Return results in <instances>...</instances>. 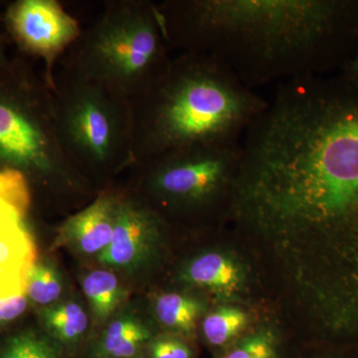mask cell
Wrapping results in <instances>:
<instances>
[{
	"label": "cell",
	"mask_w": 358,
	"mask_h": 358,
	"mask_svg": "<svg viewBox=\"0 0 358 358\" xmlns=\"http://www.w3.org/2000/svg\"><path fill=\"white\" fill-rule=\"evenodd\" d=\"M148 185L171 208L232 209L242 162L241 143L192 145L148 159Z\"/></svg>",
	"instance_id": "6"
},
{
	"label": "cell",
	"mask_w": 358,
	"mask_h": 358,
	"mask_svg": "<svg viewBox=\"0 0 358 358\" xmlns=\"http://www.w3.org/2000/svg\"><path fill=\"white\" fill-rule=\"evenodd\" d=\"M167 42L210 55L253 90L317 76L358 38L348 0H183L157 6Z\"/></svg>",
	"instance_id": "2"
},
{
	"label": "cell",
	"mask_w": 358,
	"mask_h": 358,
	"mask_svg": "<svg viewBox=\"0 0 358 358\" xmlns=\"http://www.w3.org/2000/svg\"><path fill=\"white\" fill-rule=\"evenodd\" d=\"M0 92V164L40 176L64 171L67 155L59 136L53 102L40 109Z\"/></svg>",
	"instance_id": "7"
},
{
	"label": "cell",
	"mask_w": 358,
	"mask_h": 358,
	"mask_svg": "<svg viewBox=\"0 0 358 358\" xmlns=\"http://www.w3.org/2000/svg\"><path fill=\"white\" fill-rule=\"evenodd\" d=\"M138 102L136 157L145 160L192 145L241 143L268 105L217 59L199 53L171 61Z\"/></svg>",
	"instance_id": "3"
},
{
	"label": "cell",
	"mask_w": 358,
	"mask_h": 358,
	"mask_svg": "<svg viewBox=\"0 0 358 358\" xmlns=\"http://www.w3.org/2000/svg\"><path fill=\"white\" fill-rule=\"evenodd\" d=\"M15 294H20L14 291V289L9 288V287L6 286V285L1 284V282H0V299L6 298V296H15Z\"/></svg>",
	"instance_id": "26"
},
{
	"label": "cell",
	"mask_w": 358,
	"mask_h": 358,
	"mask_svg": "<svg viewBox=\"0 0 358 358\" xmlns=\"http://www.w3.org/2000/svg\"><path fill=\"white\" fill-rule=\"evenodd\" d=\"M183 277L193 286L222 296L237 293L242 284V275L237 264L219 253L197 257L185 268Z\"/></svg>",
	"instance_id": "14"
},
{
	"label": "cell",
	"mask_w": 358,
	"mask_h": 358,
	"mask_svg": "<svg viewBox=\"0 0 358 358\" xmlns=\"http://www.w3.org/2000/svg\"><path fill=\"white\" fill-rule=\"evenodd\" d=\"M152 329L134 310L122 308L103 326L91 358H145Z\"/></svg>",
	"instance_id": "11"
},
{
	"label": "cell",
	"mask_w": 358,
	"mask_h": 358,
	"mask_svg": "<svg viewBox=\"0 0 358 358\" xmlns=\"http://www.w3.org/2000/svg\"><path fill=\"white\" fill-rule=\"evenodd\" d=\"M64 293L62 278L52 264L36 262L30 270L26 294L37 308L58 303Z\"/></svg>",
	"instance_id": "20"
},
{
	"label": "cell",
	"mask_w": 358,
	"mask_h": 358,
	"mask_svg": "<svg viewBox=\"0 0 358 358\" xmlns=\"http://www.w3.org/2000/svg\"><path fill=\"white\" fill-rule=\"evenodd\" d=\"M247 324L248 315L243 310L234 307L219 308L205 317L202 334L213 348H230Z\"/></svg>",
	"instance_id": "19"
},
{
	"label": "cell",
	"mask_w": 358,
	"mask_h": 358,
	"mask_svg": "<svg viewBox=\"0 0 358 358\" xmlns=\"http://www.w3.org/2000/svg\"><path fill=\"white\" fill-rule=\"evenodd\" d=\"M7 21L26 50L50 62L79 38L77 20L54 0H21L9 8Z\"/></svg>",
	"instance_id": "8"
},
{
	"label": "cell",
	"mask_w": 358,
	"mask_h": 358,
	"mask_svg": "<svg viewBox=\"0 0 358 358\" xmlns=\"http://www.w3.org/2000/svg\"><path fill=\"white\" fill-rule=\"evenodd\" d=\"M82 289L96 326H105L122 310L126 301L127 291L117 273L110 268H96L85 275Z\"/></svg>",
	"instance_id": "15"
},
{
	"label": "cell",
	"mask_w": 358,
	"mask_h": 358,
	"mask_svg": "<svg viewBox=\"0 0 358 358\" xmlns=\"http://www.w3.org/2000/svg\"><path fill=\"white\" fill-rule=\"evenodd\" d=\"M218 358H280L279 348L272 334L261 333L234 343Z\"/></svg>",
	"instance_id": "21"
},
{
	"label": "cell",
	"mask_w": 358,
	"mask_h": 358,
	"mask_svg": "<svg viewBox=\"0 0 358 358\" xmlns=\"http://www.w3.org/2000/svg\"><path fill=\"white\" fill-rule=\"evenodd\" d=\"M169 45L157 6L114 4L82 43L78 76L138 99L169 70Z\"/></svg>",
	"instance_id": "4"
},
{
	"label": "cell",
	"mask_w": 358,
	"mask_h": 358,
	"mask_svg": "<svg viewBox=\"0 0 358 358\" xmlns=\"http://www.w3.org/2000/svg\"><path fill=\"white\" fill-rule=\"evenodd\" d=\"M154 308L155 317L162 327L190 338L204 308L201 301L188 294L164 293L155 299Z\"/></svg>",
	"instance_id": "16"
},
{
	"label": "cell",
	"mask_w": 358,
	"mask_h": 358,
	"mask_svg": "<svg viewBox=\"0 0 358 358\" xmlns=\"http://www.w3.org/2000/svg\"><path fill=\"white\" fill-rule=\"evenodd\" d=\"M231 216L288 266L320 327L358 336V91L282 82L241 141Z\"/></svg>",
	"instance_id": "1"
},
{
	"label": "cell",
	"mask_w": 358,
	"mask_h": 358,
	"mask_svg": "<svg viewBox=\"0 0 358 358\" xmlns=\"http://www.w3.org/2000/svg\"><path fill=\"white\" fill-rule=\"evenodd\" d=\"M37 262V249L24 222L0 229V282L25 294L30 270Z\"/></svg>",
	"instance_id": "12"
},
{
	"label": "cell",
	"mask_w": 358,
	"mask_h": 358,
	"mask_svg": "<svg viewBox=\"0 0 358 358\" xmlns=\"http://www.w3.org/2000/svg\"><path fill=\"white\" fill-rule=\"evenodd\" d=\"M54 101L59 136L70 157L108 166L131 157L134 120L124 96L81 76Z\"/></svg>",
	"instance_id": "5"
},
{
	"label": "cell",
	"mask_w": 358,
	"mask_h": 358,
	"mask_svg": "<svg viewBox=\"0 0 358 358\" xmlns=\"http://www.w3.org/2000/svg\"><path fill=\"white\" fill-rule=\"evenodd\" d=\"M30 305L31 301L26 294L0 299V329H6L20 320Z\"/></svg>",
	"instance_id": "23"
},
{
	"label": "cell",
	"mask_w": 358,
	"mask_h": 358,
	"mask_svg": "<svg viewBox=\"0 0 358 358\" xmlns=\"http://www.w3.org/2000/svg\"><path fill=\"white\" fill-rule=\"evenodd\" d=\"M40 329L64 350H73L89 331L90 315L83 305L74 300H61L37 308Z\"/></svg>",
	"instance_id": "13"
},
{
	"label": "cell",
	"mask_w": 358,
	"mask_h": 358,
	"mask_svg": "<svg viewBox=\"0 0 358 358\" xmlns=\"http://www.w3.org/2000/svg\"><path fill=\"white\" fill-rule=\"evenodd\" d=\"M145 358H194V352L181 336L164 334L148 343Z\"/></svg>",
	"instance_id": "22"
},
{
	"label": "cell",
	"mask_w": 358,
	"mask_h": 358,
	"mask_svg": "<svg viewBox=\"0 0 358 358\" xmlns=\"http://www.w3.org/2000/svg\"><path fill=\"white\" fill-rule=\"evenodd\" d=\"M30 205L24 174L15 169L0 171V229L24 222Z\"/></svg>",
	"instance_id": "18"
},
{
	"label": "cell",
	"mask_w": 358,
	"mask_h": 358,
	"mask_svg": "<svg viewBox=\"0 0 358 358\" xmlns=\"http://www.w3.org/2000/svg\"><path fill=\"white\" fill-rule=\"evenodd\" d=\"M343 80L358 91V48L357 53L348 59L345 68V74L341 77Z\"/></svg>",
	"instance_id": "24"
},
{
	"label": "cell",
	"mask_w": 358,
	"mask_h": 358,
	"mask_svg": "<svg viewBox=\"0 0 358 358\" xmlns=\"http://www.w3.org/2000/svg\"><path fill=\"white\" fill-rule=\"evenodd\" d=\"M160 227L155 211L138 202L119 200L112 241L96 260L115 272H136L152 255Z\"/></svg>",
	"instance_id": "9"
},
{
	"label": "cell",
	"mask_w": 358,
	"mask_h": 358,
	"mask_svg": "<svg viewBox=\"0 0 358 358\" xmlns=\"http://www.w3.org/2000/svg\"><path fill=\"white\" fill-rule=\"evenodd\" d=\"M317 358H358V355H355V353L334 352L327 353V355H322V357Z\"/></svg>",
	"instance_id": "25"
},
{
	"label": "cell",
	"mask_w": 358,
	"mask_h": 358,
	"mask_svg": "<svg viewBox=\"0 0 358 358\" xmlns=\"http://www.w3.org/2000/svg\"><path fill=\"white\" fill-rule=\"evenodd\" d=\"M119 200L102 195L90 206L68 219L59 230L56 246L81 256L102 254L112 241Z\"/></svg>",
	"instance_id": "10"
},
{
	"label": "cell",
	"mask_w": 358,
	"mask_h": 358,
	"mask_svg": "<svg viewBox=\"0 0 358 358\" xmlns=\"http://www.w3.org/2000/svg\"><path fill=\"white\" fill-rule=\"evenodd\" d=\"M64 353L40 327L18 329L0 341V358H64Z\"/></svg>",
	"instance_id": "17"
}]
</instances>
